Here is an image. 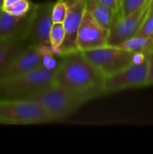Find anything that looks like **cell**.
Returning <instances> with one entry per match:
<instances>
[{"instance_id": "obj_1", "label": "cell", "mask_w": 153, "mask_h": 154, "mask_svg": "<svg viewBox=\"0 0 153 154\" xmlns=\"http://www.w3.org/2000/svg\"><path fill=\"white\" fill-rule=\"evenodd\" d=\"M104 75L81 51L61 55L56 69L54 85L81 95L88 100L105 95Z\"/></svg>"}, {"instance_id": "obj_2", "label": "cell", "mask_w": 153, "mask_h": 154, "mask_svg": "<svg viewBox=\"0 0 153 154\" xmlns=\"http://www.w3.org/2000/svg\"><path fill=\"white\" fill-rule=\"evenodd\" d=\"M56 69L44 68L0 79V99H24L54 85Z\"/></svg>"}, {"instance_id": "obj_3", "label": "cell", "mask_w": 153, "mask_h": 154, "mask_svg": "<svg viewBox=\"0 0 153 154\" xmlns=\"http://www.w3.org/2000/svg\"><path fill=\"white\" fill-rule=\"evenodd\" d=\"M24 99L34 101L41 105L52 117L54 122L62 120L76 111L84 103L89 101L81 95L55 85L33 93Z\"/></svg>"}, {"instance_id": "obj_4", "label": "cell", "mask_w": 153, "mask_h": 154, "mask_svg": "<svg viewBox=\"0 0 153 154\" xmlns=\"http://www.w3.org/2000/svg\"><path fill=\"white\" fill-rule=\"evenodd\" d=\"M54 122L38 103L27 99H0V125H34Z\"/></svg>"}, {"instance_id": "obj_5", "label": "cell", "mask_w": 153, "mask_h": 154, "mask_svg": "<svg viewBox=\"0 0 153 154\" xmlns=\"http://www.w3.org/2000/svg\"><path fill=\"white\" fill-rule=\"evenodd\" d=\"M82 52L105 78L118 73L133 65V52L117 46L108 45Z\"/></svg>"}, {"instance_id": "obj_6", "label": "cell", "mask_w": 153, "mask_h": 154, "mask_svg": "<svg viewBox=\"0 0 153 154\" xmlns=\"http://www.w3.org/2000/svg\"><path fill=\"white\" fill-rule=\"evenodd\" d=\"M151 3V0H147L138 10L126 17H121L119 14H116L115 21L109 29V46L118 47L124 42L137 34L150 11Z\"/></svg>"}, {"instance_id": "obj_7", "label": "cell", "mask_w": 153, "mask_h": 154, "mask_svg": "<svg viewBox=\"0 0 153 154\" xmlns=\"http://www.w3.org/2000/svg\"><path fill=\"white\" fill-rule=\"evenodd\" d=\"M55 2L33 4L28 42L35 46H50V32L53 24L52 9Z\"/></svg>"}, {"instance_id": "obj_8", "label": "cell", "mask_w": 153, "mask_h": 154, "mask_svg": "<svg viewBox=\"0 0 153 154\" xmlns=\"http://www.w3.org/2000/svg\"><path fill=\"white\" fill-rule=\"evenodd\" d=\"M148 69L149 62L147 59L142 64L131 65L118 73L106 77L104 80L105 95L128 88L145 87L148 78Z\"/></svg>"}, {"instance_id": "obj_9", "label": "cell", "mask_w": 153, "mask_h": 154, "mask_svg": "<svg viewBox=\"0 0 153 154\" xmlns=\"http://www.w3.org/2000/svg\"><path fill=\"white\" fill-rule=\"evenodd\" d=\"M50 52H53L50 46L29 45L5 68L0 70V79L43 68V57Z\"/></svg>"}, {"instance_id": "obj_10", "label": "cell", "mask_w": 153, "mask_h": 154, "mask_svg": "<svg viewBox=\"0 0 153 154\" xmlns=\"http://www.w3.org/2000/svg\"><path fill=\"white\" fill-rule=\"evenodd\" d=\"M109 30L99 24L86 9L78 33V49L85 51L108 46Z\"/></svg>"}, {"instance_id": "obj_11", "label": "cell", "mask_w": 153, "mask_h": 154, "mask_svg": "<svg viewBox=\"0 0 153 154\" xmlns=\"http://www.w3.org/2000/svg\"><path fill=\"white\" fill-rule=\"evenodd\" d=\"M69 10L64 20L63 26L65 30V38L61 45V54H68L78 51V33L80 23L86 11L87 0H67Z\"/></svg>"}, {"instance_id": "obj_12", "label": "cell", "mask_w": 153, "mask_h": 154, "mask_svg": "<svg viewBox=\"0 0 153 154\" xmlns=\"http://www.w3.org/2000/svg\"><path fill=\"white\" fill-rule=\"evenodd\" d=\"M32 10L26 15L15 16L5 12L0 6V39L28 41Z\"/></svg>"}, {"instance_id": "obj_13", "label": "cell", "mask_w": 153, "mask_h": 154, "mask_svg": "<svg viewBox=\"0 0 153 154\" xmlns=\"http://www.w3.org/2000/svg\"><path fill=\"white\" fill-rule=\"evenodd\" d=\"M29 45L28 41H12L0 39V70L5 68Z\"/></svg>"}, {"instance_id": "obj_14", "label": "cell", "mask_w": 153, "mask_h": 154, "mask_svg": "<svg viewBox=\"0 0 153 154\" xmlns=\"http://www.w3.org/2000/svg\"><path fill=\"white\" fill-rule=\"evenodd\" d=\"M86 9L91 16L102 26L110 29L117 14L96 0H87Z\"/></svg>"}, {"instance_id": "obj_15", "label": "cell", "mask_w": 153, "mask_h": 154, "mask_svg": "<svg viewBox=\"0 0 153 154\" xmlns=\"http://www.w3.org/2000/svg\"><path fill=\"white\" fill-rule=\"evenodd\" d=\"M118 47L133 52H142L148 56L153 53V39L151 37L135 35L124 42Z\"/></svg>"}, {"instance_id": "obj_16", "label": "cell", "mask_w": 153, "mask_h": 154, "mask_svg": "<svg viewBox=\"0 0 153 154\" xmlns=\"http://www.w3.org/2000/svg\"><path fill=\"white\" fill-rule=\"evenodd\" d=\"M65 38V30L62 23H53L50 32V43L55 54H61V45Z\"/></svg>"}, {"instance_id": "obj_17", "label": "cell", "mask_w": 153, "mask_h": 154, "mask_svg": "<svg viewBox=\"0 0 153 154\" xmlns=\"http://www.w3.org/2000/svg\"><path fill=\"white\" fill-rule=\"evenodd\" d=\"M33 4L30 0H19L8 6L2 7V9L13 15L15 16H23L26 15L32 8Z\"/></svg>"}, {"instance_id": "obj_18", "label": "cell", "mask_w": 153, "mask_h": 154, "mask_svg": "<svg viewBox=\"0 0 153 154\" xmlns=\"http://www.w3.org/2000/svg\"><path fill=\"white\" fill-rule=\"evenodd\" d=\"M69 10V4L67 0H57L54 3L52 9L53 23H63Z\"/></svg>"}, {"instance_id": "obj_19", "label": "cell", "mask_w": 153, "mask_h": 154, "mask_svg": "<svg viewBox=\"0 0 153 154\" xmlns=\"http://www.w3.org/2000/svg\"><path fill=\"white\" fill-rule=\"evenodd\" d=\"M147 0H121L119 15L126 17L138 10Z\"/></svg>"}, {"instance_id": "obj_20", "label": "cell", "mask_w": 153, "mask_h": 154, "mask_svg": "<svg viewBox=\"0 0 153 154\" xmlns=\"http://www.w3.org/2000/svg\"><path fill=\"white\" fill-rule=\"evenodd\" d=\"M153 34V10L150 8L149 13L147 14L140 30L138 31V36L151 37Z\"/></svg>"}, {"instance_id": "obj_21", "label": "cell", "mask_w": 153, "mask_h": 154, "mask_svg": "<svg viewBox=\"0 0 153 154\" xmlns=\"http://www.w3.org/2000/svg\"><path fill=\"white\" fill-rule=\"evenodd\" d=\"M100 4L107 6L111 10H113L115 14H119L120 6H121V0H96Z\"/></svg>"}, {"instance_id": "obj_22", "label": "cell", "mask_w": 153, "mask_h": 154, "mask_svg": "<svg viewBox=\"0 0 153 154\" xmlns=\"http://www.w3.org/2000/svg\"><path fill=\"white\" fill-rule=\"evenodd\" d=\"M148 62H149V69H148V78L146 86L153 85V53L149 54L147 56Z\"/></svg>"}, {"instance_id": "obj_23", "label": "cell", "mask_w": 153, "mask_h": 154, "mask_svg": "<svg viewBox=\"0 0 153 154\" xmlns=\"http://www.w3.org/2000/svg\"><path fill=\"white\" fill-rule=\"evenodd\" d=\"M147 60V55L142 52H133V64L138 65L143 63Z\"/></svg>"}, {"instance_id": "obj_24", "label": "cell", "mask_w": 153, "mask_h": 154, "mask_svg": "<svg viewBox=\"0 0 153 154\" xmlns=\"http://www.w3.org/2000/svg\"><path fill=\"white\" fill-rule=\"evenodd\" d=\"M17 1H19V0H3V3H2V5H1V6H2V7L8 6V5L14 4V3H15V2H17Z\"/></svg>"}, {"instance_id": "obj_25", "label": "cell", "mask_w": 153, "mask_h": 154, "mask_svg": "<svg viewBox=\"0 0 153 154\" xmlns=\"http://www.w3.org/2000/svg\"><path fill=\"white\" fill-rule=\"evenodd\" d=\"M151 9L153 10V0H151Z\"/></svg>"}, {"instance_id": "obj_26", "label": "cell", "mask_w": 153, "mask_h": 154, "mask_svg": "<svg viewBox=\"0 0 153 154\" xmlns=\"http://www.w3.org/2000/svg\"><path fill=\"white\" fill-rule=\"evenodd\" d=\"M2 3H3V0H0V6L2 5Z\"/></svg>"}, {"instance_id": "obj_27", "label": "cell", "mask_w": 153, "mask_h": 154, "mask_svg": "<svg viewBox=\"0 0 153 154\" xmlns=\"http://www.w3.org/2000/svg\"><path fill=\"white\" fill-rule=\"evenodd\" d=\"M151 38H152V39H153V34H152V36H151Z\"/></svg>"}]
</instances>
